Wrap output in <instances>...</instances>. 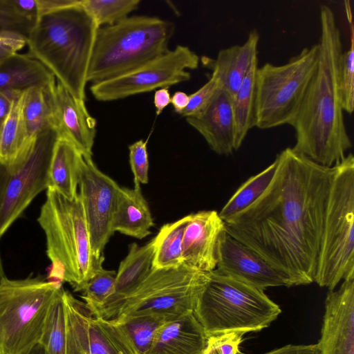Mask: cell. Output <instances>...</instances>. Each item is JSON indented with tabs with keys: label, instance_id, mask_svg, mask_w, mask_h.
I'll return each instance as SVG.
<instances>
[{
	"label": "cell",
	"instance_id": "obj_8",
	"mask_svg": "<svg viewBox=\"0 0 354 354\" xmlns=\"http://www.w3.org/2000/svg\"><path fill=\"white\" fill-rule=\"evenodd\" d=\"M62 286L41 277L0 281V354H28L39 343Z\"/></svg>",
	"mask_w": 354,
	"mask_h": 354
},
{
	"label": "cell",
	"instance_id": "obj_38",
	"mask_svg": "<svg viewBox=\"0 0 354 354\" xmlns=\"http://www.w3.org/2000/svg\"><path fill=\"white\" fill-rule=\"evenodd\" d=\"M221 88L218 80L211 75L209 80L198 90L189 95V102L181 115L185 118L198 114L209 104Z\"/></svg>",
	"mask_w": 354,
	"mask_h": 354
},
{
	"label": "cell",
	"instance_id": "obj_21",
	"mask_svg": "<svg viewBox=\"0 0 354 354\" xmlns=\"http://www.w3.org/2000/svg\"><path fill=\"white\" fill-rule=\"evenodd\" d=\"M208 336L193 312L164 322L147 354H202Z\"/></svg>",
	"mask_w": 354,
	"mask_h": 354
},
{
	"label": "cell",
	"instance_id": "obj_23",
	"mask_svg": "<svg viewBox=\"0 0 354 354\" xmlns=\"http://www.w3.org/2000/svg\"><path fill=\"white\" fill-rule=\"evenodd\" d=\"M154 225L149 206L141 187H120L115 210L113 230L127 236L142 239Z\"/></svg>",
	"mask_w": 354,
	"mask_h": 354
},
{
	"label": "cell",
	"instance_id": "obj_37",
	"mask_svg": "<svg viewBox=\"0 0 354 354\" xmlns=\"http://www.w3.org/2000/svg\"><path fill=\"white\" fill-rule=\"evenodd\" d=\"M35 21L21 15L11 0H0V32L17 31L27 37Z\"/></svg>",
	"mask_w": 354,
	"mask_h": 354
},
{
	"label": "cell",
	"instance_id": "obj_17",
	"mask_svg": "<svg viewBox=\"0 0 354 354\" xmlns=\"http://www.w3.org/2000/svg\"><path fill=\"white\" fill-rule=\"evenodd\" d=\"M317 344L320 354H354V279L329 290Z\"/></svg>",
	"mask_w": 354,
	"mask_h": 354
},
{
	"label": "cell",
	"instance_id": "obj_48",
	"mask_svg": "<svg viewBox=\"0 0 354 354\" xmlns=\"http://www.w3.org/2000/svg\"><path fill=\"white\" fill-rule=\"evenodd\" d=\"M6 275H5V273H4V270H3V264H2L1 257V253H0V281Z\"/></svg>",
	"mask_w": 354,
	"mask_h": 354
},
{
	"label": "cell",
	"instance_id": "obj_26",
	"mask_svg": "<svg viewBox=\"0 0 354 354\" xmlns=\"http://www.w3.org/2000/svg\"><path fill=\"white\" fill-rule=\"evenodd\" d=\"M258 58L256 57L233 96L235 120V147L238 150L248 131L256 127V74Z\"/></svg>",
	"mask_w": 354,
	"mask_h": 354
},
{
	"label": "cell",
	"instance_id": "obj_4",
	"mask_svg": "<svg viewBox=\"0 0 354 354\" xmlns=\"http://www.w3.org/2000/svg\"><path fill=\"white\" fill-rule=\"evenodd\" d=\"M37 221L46 241L51 261L50 280L61 286L68 283L74 291H83L88 281L102 267L104 257L93 252L82 198L71 200L48 188Z\"/></svg>",
	"mask_w": 354,
	"mask_h": 354
},
{
	"label": "cell",
	"instance_id": "obj_46",
	"mask_svg": "<svg viewBox=\"0 0 354 354\" xmlns=\"http://www.w3.org/2000/svg\"><path fill=\"white\" fill-rule=\"evenodd\" d=\"M189 102V95L183 91H176L171 97V104L174 111L180 115L187 107Z\"/></svg>",
	"mask_w": 354,
	"mask_h": 354
},
{
	"label": "cell",
	"instance_id": "obj_35",
	"mask_svg": "<svg viewBox=\"0 0 354 354\" xmlns=\"http://www.w3.org/2000/svg\"><path fill=\"white\" fill-rule=\"evenodd\" d=\"M116 272L101 267L86 283L82 298L91 315L104 304L111 295Z\"/></svg>",
	"mask_w": 354,
	"mask_h": 354
},
{
	"label": "cell",
	"instance_id": "obj_25",
	"mask_svg": "<svg viewBox=\"0 0 354 354\" xmlns=\"http://www.w3.org/2000/svg\"><path fill=\"white\" fill-rule=\"evenodd\" d=\"M84 160L82 154L68 141L58 138L53 149L48 173V187L68 199L78 192L80 174Z\"/></svg>",
	"mask_w": 354,
	"mask_h": 354
},
{
	"label": "cell",
	"instance_id": "obj_31",
	"mask_svg": "<svg viewBox=\"0 0 354 354\" xmlns=\"http://www.w3.org/2000/svg\"><path fill=\"white\" fill-rule=\"evenodd\" d=\"M39 343L48 354H66V313L63 288L50 307Z\"/></svg>",
	"mask_w": 354,
	"mask_h": 354
},
{
	"label": "cell",
	"instance_id": "obj_13",
	"mask_svg": "<svg viewBox=\"0 0 354 354\" xmlns=\"http://www.w3.org/2000/svg\"><path fill=\"white\" fill-rule=\"evenodd\" d=\"M66 354H136L122 326L91 314L84 303L64 290Z\"/></svg>",
	"mask_w": 354,
	"mask_h": 354
},
{
	"label": "cell",
	"instance_id": "obj_42",
	"mask_svg": "<svg viewBox=\"0 0 354 354\" xmlns=\"http://www.w3.org/2000/svg\"><path fill=\"white\" fill-rule=\"evenodd\" d=\"M238 354H246L238 352ZM264 354H320L318 344L293 345L289 344L274 349Z\"/></svg>",
	"mask_w": 354,
	"mask_h": 354
},
{
	"label": "cell",
	"instance_id": "obj_2",
	"mask_svg": "<svg viewBox=\"0 0 354 354\" xmlns=\"http://www.w3.org/2000/svg\"><path fill=\"white\" fill-rule=\"evenodd\" d=\"M319 59L299 109L290 123L296 134L292 149L313 162L333 167L352 147L339 90L343 45L335 13L328 5L319 10Z\"/></svg>",
	"mask_w": 354,
	"mask_h": 354
},
{
	"label": "cell",
	"instance_id": "obj_22",
	"mask_svg": "<svg viewBox=\"0 0 354 354\" xmlns=\"http://www.w3.org/2000/svg\"><path fill=\"white\" fill-rule=\"evenodd\" d=\"M259 35L253 29L241 45L221 49L216 59L201 57L204 66L212 71V75L219 81L221 88L232 97L238 91L253 59L257 57Z\"/></svg>",
	"mask_w": 354,
	"mask_h": 354
},
{
	"label": "cell",
	"instance_id": "obj_24",
	"mask_svg": "<svg viewBox=\"0 0 354 354\" xmlns=\"http://www.w3.org/2000/svg\"><path fill=\"white\" fill-rule=\"evenodd\" d=\"M55 82L49 70L29 54L17 53L0 60V90L47 88Z\"/></svg>",
	"mask_w": 354,
	"mask_h": 354
},
{
	"label": "cell",
	"instance_id": "obj_27",
	"mask_svg": "<svg viewBox=\"0 0 354 354\" xmlns=\"http://www.w3.org/2000/svg\"><path fill=\"white\" fill-rule=\"evenodd\" d=\"M188 214L178 221L161 227L154 237L155 250L152 268L165 269L177 268L183 264V239Z\"/></svg>",
	"mask_w": 354,
	"mask_h": 354
},
{
	"label": "cell",
	"instance_id": "obj_6",
	"mask_svg": "<svg viewBox=\"0 0 354 354\" xmlns=\"http://www.w3.org/2000/svg\"><path fill=\"white\" fill-rule=\"evenodd\" d=\"M281 312L264 290L214 270L193 311L207 336L259 331Z\"/></svg>",
	"mask_w": 354,
	"mask_h": 354
},
{
	"label": "cell",
	"instance_id": "obj_49",
	"mask_svg": "<svg viewBox=\"0 0 354 354\" xmlns=\"http://www.w3.org/2000/svg\"><path fill=\"white\" fill-rule=\"evenodd\" d=\"M1 126H2V122H0V132H1Z\"/></svg>",
	"mask_w": 354,
	"mask_h": 354
},
{
	"label": "cell",
	"instance_id": "obj_29",
	"mask_svg": "<svg viewBox=\"0 0 354 354\" xmlns=\"http://www.w3.org/2000/svg\"><path fill=\"white\" fill-rule=\"evenodd\" d=\"M277 167L274 162L260 173L248 178L231 196L218 213L225 221L254 203L268 189L271 183Z\"/></svg>",
	"mask_w": 354,
	"mask_h": 354
},
{
	"label": "cell",
	"instance_id": "obj_32",
	"mask_svg": "<svg viewBox=\"0 0 354 354\" xmlns=\"http://www.w3.org/2000/svg\"><path fill=\"white\" fill-rule=\"evenodd\" d=\"M140 0H80L81 6L98 28L114 25L129 17Z\"/></svg>",
	"mask_w": 354,
	"mask_h": 354
},
{
	"label": "cell",
	"instance_id": "obj_12",
	"mask_svg": "<svg viewBox=\"0 0 354 354\" xmlns=\"http://www.w3.org/2000/svg\"><path fill=\"white\" fill-rule=\"evenodd\" d=\"M199 61L189 47L177 45L132 71L92 84L90 91L97 100L109 102L168 87L189 80L187 70L196 69Z\"/></svg>",
	"mask_w": 354,
	"mask_h": 354
},
{
	"label": "cell",
	"instance_id": "obj_41",
	"mask_svg": "<svg viewBox=\"0 0 354 354\" xmlns=\"http://www.w3.org/2000/svg\"><path fill=\"white\" fill-rule=\"evenodd\" d=\"M37 6V18L60 9L75 6L80 0H36Z\"/></svg>",
	"mask_w": 354,
	"mask_h": 354
},
{
	"label": "cell",
	"instance_id": "obj_39",
	"mask_svg": "<svg viewBox=\"0 0 354 354\" xmlns=\"http://www.w3.org/2000/svg\"><path fill=\"white\" fill-rule=\"evenodd\" d=\"M244 334L229 332L208 336L202 354H238Z\"/></svg>",
	"mask_w": 354,
	"mask_h": 354
},
{
	"label": "cell",
	"instance_id": "obj_3",
	"mask_svg": "<svg viewBox=\"0 0 354 354\" xmlns=\"http://www.w3.org/2000/svg\"><path fill=\"white\" fill-rule=\"evenodd\" d=\"M97 29L80 0L75 6L38 17L26 37L28 54L82 101L86 100L88 71Z\"/></svg>",
	"mask_w": 354,
	"mask_h": 354
},
{
	"label": "cell",
	"instance_id": "obj_43",
	"mask_svg": "<svg viewBox=\"0 0 354 354\" xmlns=\"http://www.w3.org/2000/svg\"><path fill=\"white\" fill-rule=\"evenodd\" d=\"M24 91L0 90V122L3 123L10 110L12 102L19 98Z\"/></svg>",
	"mask_w": 354,
	"mask_h": 354
},
{
	"label": "cell",
	"instance_id": "obj_19",
	"mask_svg": "<svg viewBox=\"0 0 354 354\" xmlns=\"http://www.w3.org/2000/svg\"><path fill=\"white\" fill-rule=\"evenodd\" d=\"M186 120L216 153L227 156L236 151L233 97L227 91L221 88L203 110Z\"/></svg>",
	"mask_w": 354,
	"mask_h": 354
},
{
	"label": "cell",
	"instance_id": "obj_36",
	"mask_svg": "<svg viewBox=\"0 0 354 354\" xmlns=\"http://www.w3.org/2000/svg\"><path fill=\"white\" fill-rule=\"evenodd\" d=\"M129 163L133 175L134 187L149 182V156L147 140H139L129 146Z\"/></svg>",
	"mask_w": 354,
	"mask_h": 354
},
{
	"label": "cell",
	"instance_id": "obj_28",
	"mask_svg": "<svg viewBox=\"0 0 354 354\" xmlns=\"http://www.w3.org/2000/svg\"><path fill=\"white\" fill-rule=\"evenodd\" d=\"M24 92L13 100L9 113L2 123L0 132V162L9 163L28 145L23 116Z\"/></svg>",
	"mask_w": 354,
	"mask_h": 354
},
{
	"label": "cell",
	"instance_id": "obj_30",
	"mask_svg": "<svg viewBox=\"0 0 354 354\" xmlns=\"http://www.w3.org/2000/svg\"><path fill=\"white\" fill-rule=\"evenodd\" d=\"M50 87H32L24 91L23 116L29 142L41 132L53 129L48 95Z\"/></svg>",
	"mask_w": 354,
	"mask_h": 354
},
{
	"label": "cell",
	"instance_id": "obj_11",
	"mask_svg": "<svg viewBox=\"0 0 354 354\" xmlns=\"http://www.w3.org/2000/svg\"><path fill=\"white\" fill-rule=\"evenodd\" d=\"M53 129L39 133L9 163L0 162V238L32 201L48 187L55 145Z\"/></svg>",
	"mask_w": 354,
	"mask_h": 354
},
{
	"label": "cell",
	"instance_id": "obj_10",
	"mask_svg": "<svg viewBox=\"0 0 354 354\" xmlns=\"http://www.w3.org/2000/svg\"><path fill=\"white\" fill-rule=\"evenodd\" d=\"M319 59L318 44L306 47L283 65L266 63L256 74V127L290 124L301 104Z\"/></svg>",
	"mask_w": 354,
	"mask_h": 354
},
{
	"label": "cell",
	"instance_id": "obj_47",
	"mask_svg": "<svg viewBox=\"0 0 354 354\" xmlns=\"http://www.w3.org/2000/svg\"><path fill=\"white\" fill-rule=\"evenodd\" d=\"M28 354H48L44 346L38 343Z\"/></svg>",
	"mask_w": 354,
	"mask_h": 354
},
{
	"label": "cell",
	"instance_id": "obj_1",
	"mask_svg": "<svg viewBox=\"0 0 354 354\" xmlns=\"http://www.w3.org/2000/svg\"><path fill=\"white\" fill-rule=\"evenodd\" d=\"M274 176L251 205L225 222L230 236L283 272L291 286L314 282L334 167L288 147Z\"/></svg>",
	"mask_w": 354,
	"mask_h": 354
},
{
	"label": "cell",
	"instance_id": "obj_33",
	"mask_svg": "<svg viewBox=\"0 0 354 354\" xmlns=\"http://www.w3.org/2000/svg\"><path fill=\"white\" fill-rule=\"evenodd\" d=\"M350 28V47L343 53L339 73V90L343 111L352 113L354 110V26L349 1H344Z\"/></svg>",
	"mask_w": 354,
	"mask_h": 354
},
{
	"label": "cell",
	"instance_id": "obj_18",
	"mask_svg": "<svg viewBox=\"0 0 354 354\" xmlns=\"http://www.w3.org/2000/svg\"><path fill=\"white\" fill-rule=\"evenodd\" d=\"M225 230V222L215 210L190 214L183 239V263L209 272L216 267L218 238Z\"/></svg>",
	"mask_w": 354,
	"mask_h": 354
},
{
	"label": "cell",
	"instance_id": "obj_40",
	"mask_svg": "<svg viewBox=\"0 0 354 354\" xmlns=\"http://www.w3.org/2000/svg\"><path fill=\"white\" fill-rule=\"evenodd\" d=\"M26 44V37L19 32L13 30L0 32V60L17 53Z\"/></svg>",
	"mask_w": 354,
	"mask_h": 354
},
{
	"label": "cell",
	"instance_id": "obj_16",
	"mask_svg": "<svg viewBox=\"0 0 354 354\" xmlns=\"http://www.w3.org/2000/svg\"><path fill=\"white\" fill-rule=\"evenodd\" d=\"M52 126L58 138L64 139L92 159L97 121L88 111L85 101L74 97L59 82L48 89Z\"/></svg>",
	"mask_w": 354,
	"mask_h": 354
},
{
	"label": "cell",
	"instance_id": "obj_14",
	"mask_svg": "<svg viewBox=\"0 0 354 354\" xmlns=\"http://www.w3.org/2000/svg\"><path fill=\"white\" fill-rule=\"evenodd\" d=\"M79 194L82 198L91 248L97 257L113 234V217L120 187L101 171L92 159L84 158L80 174Z\"/></svg>",
	"mask_w": 354,
	"mask_h": 354
},
{
	"label": "cell",
	"instance_id": "obj_9",
	"mask_svg": "<svg viewBox=\"0 0 354 354\" xmlns=\"http://www.w3.org/2000/svg\"><path fill=\"white\" fill-rule=\"evenodd\" d=\"M209 279V272L183 264L151 268L143 281L120 303L112 321L151 315L165 322L193 312Z\"/></svg>",
	"mask_w": 354,
	"mask_h": 354
},
{
	"label": "cell",
	"instance_id": "obj_34",
	"mask_svg": "<svg viewBox=\"0 0 354 354\" xmlns=\"http://www.w3.org/2000/svg\"><path fill=\"white\" fill-rule=\"evenodd\" d=\"M164 322L158 317L143 315L131 317L117 324L123 328L136 354H147L157 330Z\"/></svg>",
	"mask_w": 354,
	"mask_h": 354
},
{
	"label": "cell",
	"instance_id": "obj_45",
	"mask_svg": "<svg viewBox=\"0 0 354 354\" xmlns=\"http://www.w3.org/2000/svg\"><path fill=\"white\" fill-rule=\"evenodd\" d=\"M171 96L167 87L156 90L153 95V104L157 115H159L171 103Z\"/></svg>",
	"mask_w": 354,
	"mask_h": 354
},
{
	"label": "cell",
	"instance_id": "obj_44",
	"mask_svg": "<svg viewBox=\"0 0 354 354\" xmlns=\"http://www.w3.org/2000/svg\"><path fill=\"white\" fill-rule=\"evenodd\" d=\"M15 9L23 16L36 21L37 6L36 0H11Z\"/></svg>",
	"mask_w": 354,
	"mask_h": 354
},
{
	"label": "cell",
	"instance_id": "obj_15",
	"mask_svg": "<svg viewBox=\"0 0 354 354\" xmlns=\"http://www.w3.org/2000/svg\"><path fill=\"white\" fill-rule=\"evenodd\" d=\"M214 270L262 290L269 287L291 286L288 278L283 272L230 236L225 230L218 240Z\"/></svg>",
	"mask_w": 354,
	"mask_h": 354
},
{
	"label": "cell",
	"instance_id": "obj_20",
	"mask_svg": "<svg viewBox=\"0 0 354 354\" xmlns=\"http://www.w3.org/2000/svg\"><path fill=\"white\" fill-rule=\"evenodd\" d=\"M155 250L154 237L144 245H129V252L120 262L111 295L93 316L111 320L122 301L132 292L149 273Z\"/></svg>",
	"mask_w": 354,
	"mask_h": 354
},
{
	"label": "cell",
	"instance_id": "obj_7",
	"mask_svg": "<svg viewBox=\"0 0 354 354\" xmlns=\"http://www.w3.org/2000/svg\"><path fill=\"white\" fill-rule=\"evenodd\" d=\"M334 167L325 212L314 282L334 290L354 279V157Z\"/></svg>",
	"mask_w": 354,
	"mask_h": 354
},
{
	"label": "cell",
	"instance_id": "obj_5",
	"mask_svg": "<svg viewBox=\"0 0 354 354\" xmlns=\"http://www.w3.org/2000/svg\"><path fill=\"white\" fill-rule=\"evenodd\" d=\"M174 24L156 17L131 16L98 28L87 80L92 84L132 71L166 53Z\"/></svg>",
	"mask_w": 354,
	"mask_h": 354
}]
</instances>
